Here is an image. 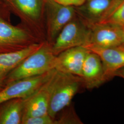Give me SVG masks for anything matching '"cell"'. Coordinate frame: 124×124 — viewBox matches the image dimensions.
<instances>
[{
  "mask_svg": "<svg viewBox=\"0 0 124 124\" xmlns=\"http://www.w3.org/2000/svg\"><path fill=\"white\" fill-rule=\"evenodd\" d=\"M56 57L53 52L52 45L45 41L39 49L9 73L4 81L5 84L41 75L53 70L55 69Z\"/></svg>",
  "mask_w": 124,
  "mask_h": 124,
  "instance_id": "cell-2",
  "label": "cell"
},
{
  "mask_svg": "<svg viewBox=\"0 0 124 124\" xmlns=\"http://www.w3.org/2000/svg\"><path fill=\"white\" fill-rule=\"evenodd\" d=\"M88 49L100 58L107 81L113 78L115 72L124 67V47L122 45L106 48Z\"/></svg>",
  "mask_w": 124,
  "mask_h": 124,
  "instance_id": "cell-13",
  "label": "cell"
},
{
  "mask_svg": "<svg viewBox=\"0 0 124 124\" xmlns=\"http://www.w3.org/2000/svg\"><path fill=\"white\" fill-rule=\"evenodd\" d=\"M85 88L81 77L55 69L51 78L48 115L55 119L58 113L71 103L80 89Z\"/></svg>",
  "mask_w": 124,
  "mask_h": 124,
  "instance_id": "cell-1",
  "label": "cell"
},
{
  "mask_svg": "<svg viewBox=\"0 0 124 124\" xmlns=\"http://www.w3.org/2000/svg\"><path fill=\"white\" fill-rule=\"evenodd\" d=\"M89 51L83 46L67 49L57 55L55 69L80 77L85 58Z\"/></svg>",
  "mask_w": 124,
  "mask_h": 124,
  "instance_id": "cell-10",
  "label": "cell"
},
{
  "mask_svg": "<svg viewBox=\"0 0 124 124\" xmlns=\"http://www.w3.org/2000/svg\"><path fill=\"white\" fill-rule=\"evenodd\" d=\"M54 70L41 75L18 80L6 85L0 91V104L10 99L28 97L49 79Z\"/></svg>",
  "mask_w": 124,
  "mask_h": 124,
  "instance_id": "cell-8",
  "label": "cell"
},
{
  "mask_svg": "<svg viewBox=\"0 0 124 124\" xmlns=\"http://www.w3.org/2000/svg\"><path fill=\"white\" fill-rule=\"evenodd\" d=\"M9 9L4 0H0V17L8 20L9 16Z\"/></svg>",
  "mask_w": 124,
  "mask_h": 124,
  "instance_id": "cell-20",
  "label": "cell"
},
{
  "mask_svg": "<svg viewBox=\"0 0 124 124\" xmlns=\"http://www.w3.org/2000/svg\"><path fill=\"white\" fill-rule=\"evenodd\" d=\"M85 88H98L107 81L102 61L96 53L89 51L85 58L81 75Z\"/></svg>",
  "mask_w": 124,
  "mask_h": 124,
  "instance_id": "cell-11",
  "label": "cell"
},
{
  "mask_svg": "<svg viewBox=\"0 0 124 124\" xmlns=\"http://www.w3.org/2000/svg\"><path fill=\"white\" fill-rule=\"evenodd\" d=\"M115 0H85L75 7L76 15L88 26L101 22Z\"/></svg>",
  "mask_w": 124,
  "mask_h": 124,
  "instance_id": "cell-12",
  "label": "cell"
},
{
  "mask_svg": "<svg viewBox=\"0 0 124 124\" xmlns=\"http://www.w3.org/2000/svg\"><path fill=\"white\" fill-rule=\"evenodd\" d=\"M44 42L34 44L17 51L0 53V81L4 82L9 73L27 57L39 49Z\"/></svg>",
  "mask_w": 124,
  "mask_h": 124,
  "instance_id": "cell-14",
  "label": "cell"
},
{
  "mask_svg": "<svg viewBox=\"0 0 124 124\" xmlns=\"http://www.w3.org/2000/svg\"><path fill=\"white\" fill-rule=\"evenodd\" d=\"M89 26L86 48H106L122 45L124 30L108 23H97Z\"/></svg>",
  "mask_w": 124,
  "mask_h": 124,
  "instance_id": "cell-7",
  "label": "cell"
},
{
  "mask_svg": "<svg viewBox=\"0 0 124 124\" xmlns=\"http://www.w3.org/2000/svg\"><path fill=\"white\" fill-rule=\"evenodd\" d=\"M52 74L35 92L24 98L23 120L29 117L48 115L51 78Z\"/></svg>",
  "mask_w": 124,
  "mask_h": 124,
  "instance_id": "cell-9",
  "label": "cell"
},
{
  "mask_svg": "<svg viewBox=\"0 0 124 124\" xmlns=\"http://www.w3.org/2000/svg\"><path fill=\"white\" fill-rule=\"evenodd\" d=\"M5 86V84L4 83V82H2V81H0V91L2 89L4 88Z\"/></svg>",
  "mask_w": 124,
  "mask_h": 124,
  "instance_id": "cell-22",
  "label": "cell"
},
{
  "mask_svg": "<svg viewBox=\"0 0 124 124\" xmlns=\"http://www.w3.org/2000/svg\"><path fill=\"white\" fill-rule=\"evenodd\" d=\"M98 23L111 24L124 30V0H115L104 17Z\"/></svg>",
  "mask_w": 124,
  "mask_h": 124,
  "instance_id": "cell-16",
  "label": "cell"
},
{
  "mask_svg": "<svg viewBox=\"0 0 124 124\" xmlns=\"http://www.w3.org/2000/svg\"><path fill=\"white\" fill-rule=\"evenodd\" d=\"M42 41L25 27L13 26L0 17V53L24 49Z\"/></svg>",
  "mask_w": 124,
  "mask_h": 124,
  "instance_id": "cell-4",
  "label": "cell"
},
{
  "mask_svg": "<svg viewBox=\"0 0 124 124\" xmlns=\"http://www.w3.org/2000/svg\"><path fill=\"white\" fill-rule=\"evenodd\" d=\"M89 26L77 15L62 29L52 45L54 55L72 47L85 46L88 42Z\"/></svg>",
  "mask_w": 124,
  "mask_h": 124,
  "instance_id": "cell-5",
  "label": "cell"
},
{
  "mask_svg": "<svg viewBox=\"0 0 124 124\" xmlns=\"http://www.w3.org/2000/svg\"><path fill=\"white\" fill-rule=\"evenodd\" d=\"M22 124H54V120L46 115L23 119Z\"/></svg>",
  "mask_w": 124,
  "mask_h": 124,
  "instance_id": "cell-18",
  "label": "cell"
},
{
  "mask_svg": "<svg viewBox=\"0 0 124 124\" xmlns=\"http://www.w3.org/2000/svg\"><path fill=\"white\" fill-rule=\"evenodd\" d=\"M118 76L124 79V67L117 70L114 74V77Z\"/></svg>",
  "mask_w": 124,
  "mask_h": 124,
  "instance_id": "cell-21",
  "label": "cell"
},
{
  "mask_svg": "<svg viewBox=\"0 0 124 124\" xmlns=\"http://www.w3.org/2000/svg\"><path fill=\"white\" fill-rule=\"evenodd\" d=\"M58 4L69 6L78 7L83 4L85 0H53Z\"/></svg>",
  "mask_w": 124,
  "mask_h": 124,
  "instance_id": "cell-19",
  "label": "cell"
},
{
  "mask_svg": "<svg viewBox=\"0 0 124 124\" xmlns=\"http://www.w3.org/2000/svg\"><path fill=\"white\" fill-rule=\"evenodd\" d=\"M122 46H123L124 47V38H123V42H122Z\"/></svg>",
  "mask_w": 124,
  "mask_h": 124,
  "instance_id": "cell-23",
  "label": "cell"
},
{
  "mask_svg": "<svg viewBox=\"0 0 124 124\" xmlns=\"http://www.w3.org/2000/svg\"><path fill=\"white\" fill-rule=\"evenodd\" d=\"M54 120V124H83L71 103L59 112Z\"/></svg>",
  "mask_w": 124,
  "mask_h": 124,
  "instance_id": "cell-17",
  "label": "cell"
},
{
  "mask_svg": "<svg viewBox=\"0 0 124 124\" xmlns=\"http://www.w3.org/2000/svg\"><path fill=\"white\" fill-rule=\"evenodd\" d=\"M24 98H14L0 104V124H22Z\"/></svg>",
  "mask_w": 124,
  "mask_h": 124,
  "instance_id": "cell-15",
  "label": "cell"
},
{
  "mask_svg": "<svg viewBox=\"0 0 124 124\" xmlns=\"http://www.w3.org/2000/svg\"><path fill=\"white\" fill-rule=\"evenodd\" d=\"M45 3L46 40L52 45L62 29L76 16V13L75 7L60 4L53 0H45Z\"/></svg>",
  "mask_w": 124,
  "mask_h": 124,
  "instance_id": "cell-6",
  "label": "cell"
},
{
  "mask_svg": "<svg viewBox=\"0 0 124 124\" xmlns=\"http://www.w3.org/2000/svg\"><path fill=\"white\" fill-rule=\"evenodd\" d=\"M9 9L22 20L23 26L41 41L46 40V31L42 24L43 0H4Z\"/></svg>",
  "mask_w": 124,
  "mask_h": 124,
  "instance_id": "cell-3",
  "label": "cell"
}]
</instances>
